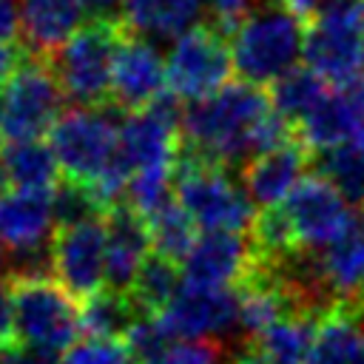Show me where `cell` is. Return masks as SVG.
Listing matches in <instances>:
<instances>
[{
  "mask_svg": "<svg viewBox=\"0 0 364 364\" xmlns=\"http://www.w3.org/2000/svg\"><path fill=\"white\" fill-rule=\"evenodd\" d=\"M273 111L270 97L250 82H228L213 97L182 108V148L219 168H245L256 156L259 128Z\"/></svg>",
  "mask_w": 364,
  "mask_h": 364,
  "instance_id": "6da1fadb",
  "label": "cell"
},
{
  "mask_svg": "<svg viewBox=\"0 0 364 364\" xmlns=\"http://www.w3.org/2000/svg\"><path fill=\"white\" fill-rule=\"evenodd\" d=\"M307 26L284 3H259L230 34L233 71L256 88L273 85L304 57Z\"/></svg>",
  "mask_w": 364,
  "mask_h": 364,
  "instance_id": "7a4b0ae2",
  "label": "cell"
},
{
  "mask_svg": "<svg viewBox=\"0 0 364 364\" xmlns=\"http://www.w3.org/2000/svg\"><path fill=\"white\" fill-rule=\"evenodd\" d=\"M173 199L191 213L196 228H205V233H245L256 222L253 202L230 171L185 148L173 168Z\"/></svg>",
  "mask_w": 364,
  "mask_h": 364,
  "instance_id": "3957f363",
  "label": "cell"
},
{
  "mask_svg": "<svg viewBox=\"0 0 364 364\" xmlns=\"http://www.w3.org/2000/svg\"><path fill=\"white\" fill-rule=\"evenodd\" d=\"M14 316V338L23 347L65 353L80 330V304L48 273L6 276Z\"/></svg>",
  "mask_w": 364,
  "mask_h": 364,
  "instance_id": "277c9868",
  "label": "cell"
},
{
  "mask_svg": "<svg viewBox=\"0 0 364 364\" xmlns=\"http://www.w3.org/2000/svg\"><path fill=\"white\" fill-rule=\"evenodd\" d=\"M304 63L336 88L364 80V6L361 0H324L310 17Z\"/></svg>",
  "mask_w": 364,
  "mask_h": 364,
  "instance_id": "5b68a950",
  "label": "cell"
},
{
  "mask_svg": "<svg viewBox=\"0 0 364 364\" xmlns=\"http://www.w3.org/2000/svg\"><path fill=\"white\" fill-rule=\"evenodd\" d=\"M128 28L122 26H82L48 63L60 80L65 100L82 108L111 105L114 60Z\"/></svg>",
  "mask_w": 364,
  "mask_h": 364,
  "instance_id": "8992f818",
  "label": "cell"
},
{
  "mask_svg": "<svg viewBox=\"0 0 364 364\" xmlns=\"http://www.w3.org/2000/svg\"><path fill=\"white\" fill-rule=\"evenodd\" d=\"M114 114H119V108L111 102L105 108H71L57 119L48 145L65 179L94 185L114 165L122 125Z\"/></svg>",
  "mask_w": 364,
  "mask_h": 364,
  "instance_id": "52a82bcc",
  "label": "cell"
},
{
  "mask_svg": "<svg viewBox=\"0 0 364 364\" xmlns=\"http://www.w3.org/2000/svg\"><path fill=\"white\" fill-rule=\"evenodd\" d=\"M233 71L230 37L213 23H199L173 40L165 57L168 94L179 102H202L228 85Z\"/></svg>",
  "mask_w": 364,
  "mask_h": 364,
  "instance_id": "ba28073f",
  "label": "cell"
},
{
  "mask_svg": "<svg viewBox=\"0 0 364 364\" xmlns=\"http://www.w3.org/2000/svg\"><path fill=\"white\" fill-rule=\"evenodd\" d=\"M3 102H6V125H3L6 142L43 139L65 114L63 111L65 94L60 88L51 63L31 54L6 82Z\"/></svg>",
  "mask_w": 364,
  "mask_h": 364,
  "instance_id": "9c48e42d",
  "label": "cell"
},
{
  "mask_svg": "<svg viewBox=\"0 0 364 364\" xmlns=\"http://www.w3.org/2000/svg\"><path fill=\"white\" fill-rule=\"evenodd\" d=\"M282 210L301 250H324L355 230L350 202L321 173L304 176L284 199Z\"/></svg>",
  "mask_w": 364,
  "mask_h": 364,
  "instance_id": "30bf717a",
  "label": "cell"
},
{
  "mask_svg": "<svg viewBox=\"0 0 364 364\" xmlns=\"http://www.w3.org/2000/svg\"><path fill=\"white\" fill-rule=\"evenodd\" d=\"M171 344L176 341H222L225 333L239 327V299L230 287L185 284L176 299L154 316Z\"/></svg>",
  "mask_w": 364,
  "mask_h": 364,
  "instance_id": "8fae6325",
  "label": "cell"
},
{
  "mask_svg": "<svg viewBox=\"0 0 364 364\" xmlns=\"http://www.w3.org/2000/svg\"><path fill=\"white\" fill-rule=\"evenodd\" d=\"M51 273L74 296L105 290V216L60 228L51 242Z\"/></svg>",
  "mask_w": 364,
  "mask_h": 364,
  "instance_id": "7c38bea8",
  "label": "cell"
},
{
  "mask_svg": "<svg viewBox=\"0 0 364 364\" xmlns=\"http://www.w3.org/2000/svg\"><path fill=\"white\" fill-rule=\"evenodd\" d=\"M168 88L165 57L159 48L136 34H125L114 60L111 80V102L119 111H145L154 105Z\"/></svg>",
  "mask_w": 364,
  "mask_h": 364,
  "instance_id": "4fadbf2b",
  "label": "cell"
},
{
  "mask_svg": "<svg viewBox=\"0 0 364 364\" xmlns=\"http://www.w3.org/2000/svg\"><path fill=\"white\" fill-rule=\"evenodd\" d=\"M313 165V154L301 139H293L284 148L267 151L253 156L242 168V188L253 205L262 210L284 205V199L296 191V185L304 179L307 168Z\"/></svg>",
  "mask_w": 364,
  "mask_h": 364,
  "instance_id": "5bb4252c",
  "label": "cell"
},
{
  "mask_svg": "<svg viewBox=\"0 0 364 364\" xmlns=\"http://www.w3.org/2000/svg\"><path fill=\"white\" fill-rule=\"evenodd\" d=\"M151 247L148 219L125 202L114 205L105 213V287L128 293Z\"/></svg>",
  "mask_w": 364,
  "mask_h": 364,
  "instance_id": "9a60e30c",
  "label": "cell"
},
{
  "mask_svg": "<svg viewBox=\"0 0 364 364\" xmlns=\"http://www.w3.org/2000/svg\"><path fill=\"white\" fill-rule=\"evenodd\" d=\"M250 264L253 245L242 233H202L182 262V279L199 287H239Z\"/></svg>",
  "mask_w": 364,
  "mask_h": 364,
  "instance_id": "2e32d148",
  "label": "cell"
},
{
  "mask_svg": "<svg viewBox=\"0 0 364 364\" xmlns=\"http://www.w3.org/2000/svg\"><path fill=\"white\" fill-rule=\"evenodd\" d=\"M80 0H23L20 34L31 57H54L82 26Z\"/></svg>",
  "mask_w": 364,
  "mask_h": 364,
  "instance_id": "e0dca14e",
  "label": "cell"
},
{
  "mask_svg": "<svg viewBox=\"0 0 364 364\" xmlns=\"http://www.w3.org/2000/svg\"><path fill=\"white\" fill-rule=\"evenodd\" d=\"M321 284L336 310H350L364 318V239L358 230L341 242L316 250Z\"/></svg>",
  "mask_w": 364,
  "mask_h": 364,
  "instance_id": "ac0fdd59",
  "label": "cell"
},
{
  "mask_svg": "<svg viewBox=\"0 0 364 364\" xmlns=\"http://www.w3.org/2000/svg\"><path fill=\"white\" fill-rule=\"evenodd\" d=\"M296 134L310 148V154L338 148L355 134H361V119L350 91H327L324 100L296 125Z\"/></svg>",
  "mask_w": 364,
  "mask_h": 364,
  "instance_id": "d6986e66",
  "label": "cell"
},
{
  "mask_svg": "<svg viewBox=\"0 0 364 364\" xmlns=\"http://www.w3.org/2000/svg\"><path fill=\"white\" fill-rule=\"evenodd\" d=\"M142 318L145 313L134 301V296L122 290H111V287L88 296L80 304V330L85 333V338L125 341L131 327Z\"/></svg>",
  "mask_w": 364,
  "mask_h": 364,
  "instance_id": "ffe728a7",
  "label": "cell"
},
{
  "mask_svg": "<svg viewBox=\"0 0 364 364\" xmlns=\"http://www.w3.org/2000/svg\"><path fill=\"white\" fill-rule=\"evenodd\" d=\"M202 0H128L125 28L136 37H182L199 17Z\"/></svg>",
  "mask_w": 364,
  "mask_h": 364,
  "instance_id": "44dd1931",
  "label": "cell"
},
{
  "mask_svg": "<svg viewBox=\"0 0 364 364\" xmlns=\"http://www.w3.org/2000/svg\"><path fill=\"white\" fill-rule=\"evenodd\" d=\"M307 364H364V318L350 310L327 313Z\"/></svg>",
  "mask_w": 364,
  "mask_h": 364,
  "instance_id": "7402d4cb",
  "label": "cell"
},
{
  "mask_svg": "<svg viewBox=\"0 0 364 364\" xmlns=\"http://www.w3.org/2000/svg\"><path fill=\"white\" fill-rule=\"evenodd\" d=\"M0 159L6 165L9 182L14 188H43L51 191L60 182V165L46 139H26V142H3Z\"/></svg>",
  "mask_w": 364,
  "mask_h": 364,
  "instance_id": "603a6c76",
  "label": "cell"
},
{
  "mask_svg": "<svg viewBox=\"0 0 364 364\" xmlns=\"http://www.w3.org/2000/svg\"><path fill=\"white\" fill-rule=\"evenodd\" d=\"M318 321L321 318L310 316H284L250 344L259 347L270 358V364H307L313 355Z\"/></svg>",
  "mask_w": 364,
  "mask_h": 364,
  "instance_id": "cb8c5ba5",
  "label": "cell"
},
{
  "mask_svg": "<svg viewBox=\"0 0 364 364\" xmlns=\"http://www.w3.org/2000/svg\"><path fill=\"white\" fill-rule=\"evenodd\" d=\"M324 94H327V82L318 74H313L307 65H301V68L287 71L282 80H276L267 97H270L273 111L296 128L324 100Z\"/></svg>",
  "mask_w": 364,
  "mask_h": 364,
  "instance_id": "d4e9b609",
  "label": "cell"
},
{
  "mask_svg": "<svg viewBox=\"0 0 364 364\" xmlns=\"http://www.w3.org/2000/svg\"><path fill=\"white\" fill-rule=\"evenodd\" d=\"M313 156H316L313 159L316 171L324 179H330L347 202L364 205V131L347 139L344 145L313 154Z\"/></svg>",
  "mask_w": 364,
  "mask_h": 364,
  "instance_id": "484cf974",
  "label": "cell"
},
{
  "mask_svg": "<svg viewBox=\"0 0 364 364\" xmlns=\"http://www.w3.org/2000/svg\"><path fill=\"white\" fill-rule=\"evenodd\" d=\"M182 273H179V264L159 256V253H151L145 259V264L139 267L134 284H131V296L134 301L142 307L145 316H159L173 299L176 293L182 290Z\"/></svg>",
  "mask_w": 364,
  "mask_h": 364,
  "instance_id": "4316f807",
  "label": "cell"
},
{
  "mask_svg": "<svg viewBox=\"0 0 364 364\" xmlns=\"http://www.w3.org/2000/svg\"><path fill=\"white\" fill-rule=\"evenodd\" d=\"M148 228H151V242H154V253L171 259V262H185L188 253L193 250L196 245V222L191 219V213L176 202L171 199L165 208H159L151 219H148Z\"/></svg>",
  "mask_w": 364,
  "mask_h": 364,
  "instance_id": "83f0119b",
  "label": "cell"
},
{
  "mask_svg": "<svg viewBox=\"0 0 364 364\" xmlns=\"http://www.w3.org/2000/svg\"><path fill=\"white\" fill-rule=\"evenodd\" d=\"M173 168L176 165H159L136 171L125 191V205L134 208L139 216L151 219L159 208H165L173 199Z\"/></svg>",
  "mask_w": 364,
  "mask_h": 364,
  "instance_id": "f1b7e54d",
  "label": "cell"
},
{
  "mask_svg": "<svg viewBox=\"0 0 364 364\" xmlns=\"http://www.w3.org/2000/svg\"><path fill=\"white\" fill-rule=\"evenodd\" d=\"M108 210L102 208V202L94 196V191L82 182L74 179H60L54 188V219H57V230L60 228H71L88 219H102Z\"/></svg>",
  "mask_w": 364,
  "mask_h": 364,
  "instance_id": "f546056e",
  "label": "cell"
},
{
  "mask_svg": "<svg viewBox=\"0 0 364 364\" xmlns=\"http://www.w3.org/2000/svg\"><path fill=\"white\" fill-rule=\"evenodd\" d=\"M63 364H134V355L125 341L82 338L63 353Z\"/></svg>",
  "mask_w": 364,
  "mask_h": 364,
  "instance_id": "4dcf8cb0",
  "label": "cell"
},
{
  "mask_svg": "<svg viewBox=\"0 0 364 364\" xmlns=\"http://www.w3.org/2000/svg\"><path fill=\"white\" fill-rule=\"evenodd\" d=\"M142 364H230V353L225 341H176Z\"/></svg>",
  "mask_w": 364,
  "mask_h": 364,
  "instance_id": "1f68e13d",
  "label": "cell"
},
{
  "mask_svg": "<svg viewBox=\"0 0 364 364\" xmlns=\"http://www.w3.org/2000/svg\"><path fill=\"white\" fill-rule=\"evenodd\" d=\"M82 17L100 26H122L125 28V6L128 0H80Z\"/></svg>",
  "mask_w": 364,
  "mask_h": 364,
  "instance_id": "d6a6232c",
  "label": "cell"
},
{
  "mask_svg": "<svg viewBox=\"0 0 364 364\" xmlns=\"http://www.w3.org/2000/svg\"><path fill=\"white\" fill-rule=\"evenodd\" d=\"M208 6L213 14V26L219 31H225L228 37L236 31L242 17L250 11V0H208Z\"/></svg>",
  "mask_w": 364,
  "mask_h": 364,
  "instance_id": "836d02e7",
  "label": "cell"
},
{
  "mask_svg": "<svg viewBox=\"0 0 364 364\" xmlns=\"http://www.w3.org/2000/svg\"><path fill=\"white\" fill-rule=\"evenodd\" d=\"M26 57L28 51L20 48L17 43H0V82H9L17 74V68L26 63Z\"/></svg>",
  "mask_w": 364,
  "mask_h": 364,
  "instance_id": "e575fe53",
  "label": "cell"
},
{
  "mask_svg": "<svg viewBox=\"0 0 364 364\" xmlns=\"http://www.w3.org/2000/svg\"><path fill=\"white\" fill-rule=\"evenodd\" d=\"M20 9L14 0H0V43H17Z\"/></svg>",
  "mask_w": 364,
  "mask_h": 364,
  "instance_id": "d590c367",
  "label": "cell"
},
{
  "mask_svg": "<svg viewBox=\"0 0 364 364\" xmlns=\"http://www.w3.org/2000/svg\"><path fill=\"white\" fill-rule=\"evenodd\" d=\"M17 344L14 338V316H11V296L9 284H0V350Z\"/></svg>",
  "mask_w": 364,
  "mask_h": 364,
  "instance_id": "8d00e7d4",
  "label": "cell"
},
{
  "mask_svg": "<svg viewBox=\"0 0 364 364\" xmlns=\"http://www.w3.org/2000/svg\"><path fill=\"white\" fill-rule=\"evenodd\" d=\"M230 364H270V358H267L259 347H253V344L247 341L242 350H236V353L230 355Z\"/></svg>",
  "mask_w": 364,
  "mask_h": 364,
  "instance_id": "74e56055",
  "label": "cell"
},
{
  "mask_svg": "<svg viewBox=\"0 0 364 364\" xmlns=\"http://www.w3.org/2000/svg\"><path fill=\"white\" fill-rule=\"evenodd\" d=\"M282 3H284V6H287L293 14H299V17L304 20V17L316 14V11H318V6H321L324 0H282Z\"/></svg>",
  "mask_w": 364,
  "mask_h": 364,
  "instance_id": "f35d334b",
  "label": "cell"
},
{
  "mask_svg": "<svg viewBox=\"0 0 364 364\" xmlns=\"http://www.w3.org/2000/svg\"><path fill=\"white\" fill-rule=\"evenodd\" d=\"M347 91H350V97H353V102H355V111H358V119H361V131H364V80L355 82V85L347 88Z\"/></svg>",
  "mask_w": 364,
  "mask_h": 364,
  "instance_id": "ab89813d",
  "label": "cell"
},
{
  "mask_svg": "<svg viewBox=\"0 0 364 364\" xmlns=\"http://www.w3.org/2000/svg\"><path fill=\"white\" fill-rule=\"evenodd\" d=\"M9 185H11V182H9V173H6V165H3V159H0V196H3L6 191H9Z\"/></svg>",
  "mask_w": 364,
  "mask_h": 364,
  "instance_id": "60d3db41",
  "label": "cell"
},
{
  "mask_svg": "<svg viewBox=\"0 0 364 364\" xmlns=\"http://www.w3.org/2000/svg\"><path fill=\"white\" fill-rule=\"evenodd\" d=\"M3 125H6V102H3V91H0V136H3Z\"/></svg>",
  "mask_w": 364,
  "mask_h": 364,
  "instance_id": "b9f144b4",
  "label": "cell"
},
{
  "mask_svg": "<svg viewBox=\"0 0 364 364\" xmlns=\"http://www.w3.org/2000/svg\"><path fill=\"white\" fill-rule=\"evenodd\" d=\"M358 233H361V239H364V205H361V213H358Z\"/></svg>",
  "mask_w": 364,
  "mask_h": 364,
  "instance_id": "7bdbcfd3",
  "label": "cell"
},
{
  "mask_svg": "<svg viewBox=\"0 0 364 364\" xmlns=\"http://www.w3.org/2000/svg\"><path fill=\"white\" fill-rule=\"evenodd\" d=\"M262 3H276V0H262ZM279 3H282V0H279Z\"/></svg>",
  "mask_w": 364,
  "mask_h": 364,
  "instance_id": "ee69618b",
  "label": "cell"
},
{
  "mask_svg": "<svg viewBox=\"0 0 364 364\" xmlns=\"http://www.w3.org/2000/svg\"><path fill=\"white\" fill-rule=\"evenodd\" d=\"M361 6H364V0H361Z\"/></svg>",
  "mask_w": 364,
  "mask_h": 364,
  "instance_id": "f6af8a7d",
  "label": "cell"
},
{
  "mask_svg": "<svg viewBox=\"0 0 364 364\" xmlns=\"http://www.w3.org/2000/svg\"><path fill=\"white\" fill-rule=\"evenodd\" d=\"M0 264H3V259H0Z\"/></svg>",
  "mask_w": 364,
  "mask_h": 364,
  "instance_id": "bcb514c9",
  "label": "cell"
}]
</instances>
